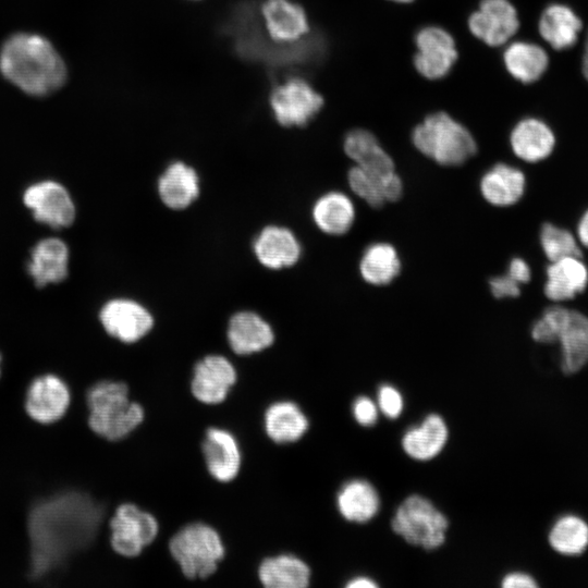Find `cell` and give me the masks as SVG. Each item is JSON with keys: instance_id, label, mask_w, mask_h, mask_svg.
<instances>
[{"instance_id": "cell-1", "label": "cell", "mask_w": 588, "mask_h": 588, "mask_svg": "<svg viewBox=\"0 0 588 588\" xmlns=\"http://www.w3.org/2000/svg\"><path fill=\"white\" fill-rule=\"evenodd\" d=\"M112 513L101 501L78 491L34 504L26 524L34 577L49 572L91 540H109L108 519Z\"/></svg>"}, {"instance_id": "cell-2", "label": "cell", "mask_w": 588, "mask_h": 588, "mask_svg": "<svg viewBox=\"0 0 588 588\" xmlns=\"http://www.w3.org/2000/svg\"><path fill=\"white\" fill-rule=\"evenodd\" d=\"M0 71L13 85L32 96L58 90L66 79V66L51 42L36 34L19 33L0 50Z\"/></svg>"}, {"instance_id": "cell-3", "label": "cell", "mask_w": 588, "mask_h": 588, "mask_svg": "<svg viewBox=\"0 0 588 588\" xmlns=\"http://www.w3.org/2000/svg\"><path fill=\"white\" fill-rule=\"evenodd\" d=\"M87 426L97 437L118 442L133 433L145 420L144 406L131 397L126 382L100 379L85 392Z\"/></svg>"}, {"instance_id": "cell-4", "label": "cell", "mask_w": 588, "mask_h": 588, "mask_svg": "<svg viewBox=\"0 0 588 588\" xmlns=\"http://www.w3.org/2000/svg\"><path fill=\"white\" fill-rule=\"evenodd\" d=\"M167 547L172 560L191 585H200L210 578L226 553L219 530L201 520L181 526L169 538Z\"/></svg>"}, {"instance_id": "cell-5", "label": "cell", "mask_w": 588, "mask_h": 588, "mask_svg": "<svg viewBox=\"0 0 588 588\" xmlns=\"http://www.w3.org/2000/svg\"><path fill=\"white\" fill-rule=\"evenodd\" d=\"M416 149L434 162L461 166L477 152L471 133L446 112L427 115L412 132Z\"/></svg>"}, {"instance_id": "cell-6", "label": "cell", "mask_w": 588, "mask_h": 588, "mask_svg": "<svg viewBox=\"0 0 588 588\" xmlns=\"http://www.w3.org/2000/svg\"><path fill=\"white\" fill-rule=\"evenodd\" d=\"M392 529L406 542L433 550L445 541L449 522L430 500L418 494L407 497L396 509Z\"/></svg>"}, {"instance_id": "cell-7", "label": "cell", "mask_w": 588, "mask_h": 588, "mask_svg": "<svg viewBox=\"0 0 588 588\" xmlns=\"http://www.w3.org/2000/svg\"><path fill=\"white\" fill-rule=\"evenodd\" d=\"M109 544L114 553L135 559L155 542L160 526L157 517L134 502L118 504L108 519Z\"/></svg>"}, {"instance_id": "cell-8", "label": "cell", "mask_w": 588, "mask_h": 588, "mask_svg": "<svg viewBox=\"0 0 588 588\" xmlns=\"http://www.w3.org/2000/svg\"><path fill=\"white\" fill-rule=\"evenodd\" d=\"M72 404V391L59 375L41 373L28 383L24 411L38 425H52L64 418Z\"/></svg>"}, {"instance_id": "cell-9", "label": "cell", "mask_w": 588, "mask_h": 588, "mask_svg": "<svg viewBox=\"0 0 588 588\" xmlns=\"http://www.w3.org/2000/svg\"><path fill=\"white\" fill-rule=\"evenodd\" d=\"M237 368L225 355L211 353L197 359L192 367L189 390L204 405L222 404L237 382Z\"/></svg>"}, {"instance_id": "cell-10", "label": "cell", "mask_w": 588, "mask_h": 588, "mask_svg": "<svg viewBox=\"0 0 588 588\" xmlns=\"http://www.w3.org/2000/svg\"><path fill=\"white\" fill-rule=\"evenodd\" d=\"M270 105L281 125L304 126L320 111L323 98L304 78L292 77L272 90Z\"/></svg>"}, {"instance_id": "cell-11", "label": "cell", "mask_w": 588, "mask_h": 588, "mask_svg": "<svg viewBox=\"0 0 588 588\" xmlns=\"http://www.w3.org/2000/svg\"><path fill=\"white\" fill-rule=\"evenodd\" d=\"M23 203L36 221L50 228H68L74 222V201L69 191L57 181L44 180L29 185L24 191Z\"/></svg>"}, {"instance_id": "cell-12", "label": "cell", "mask_w": 588, "mask_h": 588, "mask_svg": "<svg viewBox=\"0 0 588 588\" xmlns=\"http://www.w3.org/2000/svg\"><path fill=\"white\" fill-rule=\"evenodd\" d=\"M200 452L208 475L220 483L233 481L243 464L238 439L228 428L208 427L200 441Z\"/></svg>"}, {"instance_id": "cell-13", "label": "cell", "mask_w": 588, "mask_h": 588, "mask_svg": "<svg viewBox=\"0 0 588 588\" xmlns=\"http://www.w3.org/2000/svg\"><path fill=\"white\" fill-rule=\"evenodd\" d=\"M414 66L428 79H439L450 73L458 53L452 35L439 26H426L415 36Z\"/></svg>"}, {"instance_id": "cell-14", "label": "cell", "mask_w": 588, "mask_h": 588, "mask_svg": "<svg viewBox=\"0 0 588 588\" xmlns=\"http://www.w3.org/2000/svg\"><path fill=\"white\" fill-rule=\"evenodd\" d=\"M99 320L111 338L125 344L140 341L154 326L150 313L137 302L126 298L107 302L99 313Z\"/></svg>"}, {"instance_id": "cell-15", "label": "cell", "mask_w": 588, "mask_h": 588, "mask_svg": "<svg viewBox=\"0 0 588 588\" xmlns=\"http://www.w3.org/2000/svg\"><path fill=\"white\" fill-rule=\"evenodd\" d=\"M467 24L476 38L491 47L507 42L519 27L517 12L509 0H481Z\"/></svg>"}, {"instance_id": "cell-16", "label": "cell", "mask_w": 588, "mask_h": 588, "mask_svg": "<svg viewBox=\"0 0 588 588\" xmlns=\"http://www.w3.org/2000/svg\"><path fill=\"white\" fill-rule=\"evenodd\" d=\"M309 427L307 414L294 400H275L264 409L262 428L266 437L275 445L299 442L308 432Z\"/></svg>"}, {"instance_id": "cell-17", "label": "cell", "mask_w": 588, "mask_h": 588, "mask_svg": "<svg viewBox=\"0 0 588 588\" xmlns=\"http://www.w3.org/2000/svg\"><path fill=\"white\" fill-rule=\"evenodd\" d=\"M311 577L309 564L293 552L267 555L257 566V578L264 588H307Z\"/></svg>"}, {"instance_id": "cell-18", "label": "cell", "mask_w": 588, "mask_h": 588, "mask_svg": "<svg viewBox=\"0 0 588 588\" xmlns=\"http://www.w3.org/2000/svg\"><path fill=\"white\" fill-rule=\"evenodd\" d=\"M260 14L267 35L275 42L299 41L309 30L304 9L290 0H266Z\"/></svg>"}, {"instance_id": "cell-19", "label": "cell", "mask_w": 588, "mask_h": 588, "mask_svg": "<svg viewBox=\"0 0 588 588\" xmlns=\"http://www.w3.org/2000/svg\"><path fill=\"white\" fill-rule=\"evenodd\" d=\"M556 342L561 345V367L569 375L588 363V316L564 307L558 327Z\"/></svg>"}, {"instance_id": "cell-20", "label": "cell", "mask_w": 588, "mask_h": 588, "mask_svg": "<svg viewBox=\"0 0 588 588\" xmlns=\"http://www.w3.org/2000/svg\"><path fill=\"white\" fill-rule=\"evenodd\" d=\"M226 340L234 354L249 356L268 350L274 342V332L259 315L240 311L229 321Z\"/></svg>"}, {"instance_id": "cell-21", "label": "cell", "mask_w": 588, "mask_h": 588, "mask_svg": "<svg viewBox=\"0 0 588 588\" xmlns=\"http://www.w3.org/2000/svg\"><path fill=\"white\" fill-rule=\"evenodd\" d=\"M69 247L61 238H42L30 252L28 274L38 287L60 283L69 274Z\"/></svg>"}, {"instance_id": "cell-22", "label": "cell", "mask_w": 588, "mask_h": 588, "mask_svg": "<svg viewBox=\"0 0 588 588\" xmlns=\"http://www.w3.org/2000/svg\"><path fill=\"white\" fill-rule=\"evenodd\" d=\"M544 295L553 302H564L581 293L588 284V268L577 256L565 257L546 269Z\"/></svg>"}, {"instance_id": "cell-23", "label": "cell", "mask_w": 588, "mask_h": 588, "mask_svg": "<svg viewBox=\"0 0 588 588\" xmlns=\"http://www.w3.org/2000/svg\"><path fill=\"white\" fill-rule=\"evenodd\" d=\"M254 252L265 267L281 269L297 262L301 256V245L289 229L269 225L256 237Z\"/></svg>"}, {"instance_id": "cell-24", "label": "cell", "mask_w": 588, "mask_h": 588, "mask_svg": "<svg viewBox=\"0 0 588 588\" xmlns=\"http://www.w3.org/2000/svg\"><path fill=\"white\" fill-rule=\"evenodd\" d=\"M525 187L524 173L506 163H497L488 169L479 183L482 197L495 207L515 205L523 197Z\"/></svg>"}, {"instance_id": "cell-25", "label": "cell", "mask_w": 588, "mask_h": 588, "mask_svg": "<svg viewBox=\"0 0 588 588\" xmlns=\"http://www.w3.org/2000/svg\"><path fill=\"white\" fill-rule=\"evenodd\" d=\"M513 152L526 162H538L552 152L555 138L551 128L542 121L527 118L519 121L511 132Z\"/></svg>"}, {"instance_id": "cell-26", "label": "cell", "mask_w": 588, "mask_h": 588, "mask_svg": "<svg viewBox=\"0 0 588 588\" xmlns=\"http://www.w3.org/2000/svg\"><path fill=\"white\" fill-rule=\"evenodd\" d=\"M448 437L449 429L444 419L438 414H430L419 426L403 434L402 448L414 460L429 461L443 450Z\"/></svg>"}, {"instance_id": "cell-27", "label": "cell", "mask_w": 588, "mask_h": 588, "mask_svg": "<svg viewBox=\"0 0 588 588\" xmlns=\"http://www.w3.org/2000/svg\"><path fill=\"white\" fill-rule=\"evenodd\" d=\"M158 193L169 208L184 209L198 197V175L192 167L180 161L173 162L160 176Z\"/></svg>"}, {"instance_id": "cell-28", "label": "cell", "mask_w": 588, "mask_h": 588, "mask_svg": "<svg viewBox=\"0 0 588 588\" xmlns=\"http://www.w3.org/2000/svg\"><path fill=\"white\" fill-rule=\"evenodd\" d=\"M341 516L354 523H366L373 518L380 507V498L375 487L363 479L345 482L335 499Z\"/></svg>"}, {"instance_id": "cell-29", "label": "cell", "mask_w": 588, "mask_h": 588, "mask_svg": "<svg viewBox=\"0 0 588 588\" xmlns=\"http://www.w3.org/2000/svg\"><path fill=\"white\" fill-rule=\"evenodd\" d=\"M311 213L318 229L330 235L348 232L356 216L352 199L335 191L321 195L315 201Z\"/></svg>"}, {"instance_id": "cell-30", "label": "cell", "mask_w": 588, "mask_h": 588, "mask_svg": "<svg viewBox=\"0 0 588 588\" xmlns=\"http://www.w3.org/2000/svg\"><path fill=\"white\" fill-rule=\"evenodd\" d=\"M581 21L566 5L552 4L548 7L539 21V32L546 41L554 49H568L575 45Z\"/></svg>"}, {"instance_id": "cell-31", "label": "cell", "mask_w": 588, "mask_h": 588, "mask_svg": "<svg viewBox=\"0 0 588 588\" xmlns=\"http://www.w3.org/2000/svg\"><path fill=\"white\" fill-rule=\"evenodd\" d=\"M401 271V260L393 245L384 242L367 246L359 261L365 282L381 286L391 283Z\"/></svg>"}, {"instance_id": "cell-32", "label": "cell", "mask_w": 588, "mask_h": 588, "mask_svg": "<svg viewBox=\"0 0 588 588\" xmlns=\"http://www.w3.org/2000/svg\"><path fill=\"white\" fill-rule=\"evenodd\" d=\"M503 60L507 72L522 83L540 78L548 68V56L538 45L515 41L506 47Z\"/></svg>"}, {"instance_id": "cell-33", "label": "cell", "mask_w": 588, "mask_h": 588, "mask_svg": "<svg viewBox=\"0 0 588 588\" xmlns=\"http://www.w3.org/2000/svg\"><path fill=\"white\" fill-rule=\"evenodd\" d=\"M549 541L560 553L578 554L588 546V526L578 517H563L553 526Z\"/></svg>"}, {"instance_id": "cell-34", "label": "cell", "mask_w": 588, "mask_h": 588, "mask_svg": "<svg viewBox=\"0 0 588 588\" xmlns=\"http://www.w3.org/2000/svg\"><path fill=\"white\" fill-rule=\"evenodd\" d=\"M540 245L550 262L569 256L580 257L581 255L577 237L568 230L550 222H546L541 226Z\"/></svg>"}, {"instance_id": "cell-35", "label": "cell", "mask_w": 588, "mask_h": 588, "mask_svg": "<svg viewBox=\"0 0 588 588\" xmlns=\"http://www.w3.org/2000/svg\"><path fill=\"white\" fill-rule=\"evenodd\" d=\"M387 175H372L355 164L348 171L347 182L356 196L369 206L379 208L387 203L383 195V180Z\"/></svg>"}, {"instance_id": "cell-36", "label": "cell", "mask_w": 588, "mask_h": 588, "mask_svg": "<svg viewBox=\"0 0 588 588\" xmlns=\"http://www.w3.org/2000/svg\"><path fill=\"white\" fill-rule=\"evenodd\" d=\"M380 143L377 137L369 131L364 128H355L350 131L343 142V148L346 156L359 162L369 152H371Z\"/></svg>"}, {"instance_id": "cell-37", "label": "cell", "mask_w": 588, "mask_h": 588, "mask_svg": "<svg viewBox=\"0 0 588 588\" xmlns=\"http://www.w3.org/2000/svg\"><path fill=\"white\" fill-rule=\"evenodd\" d=\"M378 408L390 419L397 418L404 407V401L401 392L391 384H382L377 394Z\"/></svg>"}, {"instance_id": "cell-38", "label": "cell", "mask_w": 588, "mask_h": 588, "mask_svg": "<svg viewBox=\"0 0 588 588\" xmlns=\"http://www.w3.org/2000/svg\"><path fill=\"white\" fill-rule=\"evenodd\" d=\"M378 405L368 396L357 397L352 406V412L355 420L364 426L369 427L377 422Z\"/></svg>"}, {"instance_id": "cell-39", "label": "cell", "mask_w": 588, "mask_h": 588, "mask_svg": "<svg viewBox=\"0 0 588 588\" xmlns=\"http://www.w3.org/2000/svg\"><path fill=\"white\" fill-rule=\"evenodd\" d=\"M519 285L507 273L493 277L489 281L490 291L497 298L517 297L520 294Z\"/></svg>"}, {"instance_id": "cell-40", "label": "cell", "mask_w": 588, "mask_h": 588, "mask_svg": "<svg viewBox=\"0 0 588 588\" xmlns=\"http://www.w3.org/2000/svg\"><path fill=\"white\" fill-rule=\"evenodd\" d=\"M507 274L518 284L527 283L531 278L529 265L520 257H514L509 264Z\"/></svg>"}, {"instance_id": "cell-41", "label": "cell", "mask_w": 588, "mask_h": 588, "mask_svg": "<svg viewBox=\"0 0 588 588\" xmlns=\"http://www.w3.org/2000/svg\"><path fill=\"white\" fill-rule=\"evenodd\" d=\"M504 588H535L537 584L534 578L524 573H511L502 579Z\"/></svg>"}, {"instance_id": "cell-42", "label": "cell", "mask_w": 588, "mask_h": 588, "mask_svg": "<svg viewBox=\"0 0 588 588\" xmlns=\"http://www.w3.org/2000/svg\"><path fill=\"white\" fill-rule=\"evenodd\" d=\"M576 233L579 244L588 248V209L580 217Z\"/></svg>"}, {"instance_id": "cell-43", "label": "cell", "mask_w": 588, "mask_h": 588, "mask_svg": "<svg viewBox=\"0 0 588 588\" xmlns=\"http://www.w3.org/2000/svg\"><path fill=\"white\" fill-rule=\"evenodd\" d=\"M346 588H377L378 584L373 581L371 578L365 577V576H358L345 585Z\"/></svg>"}, {"instance_id": "cell-44", "label": "cell", "mask_w": 588, "mask_h": 588, "mask_svg": "<svg viewBox=\"0 0 588 588\" xmlns=\"http://www.w3.org/2000/svg\"><path fill=\"white\" fill-rule=\"evenodd\" d=\"M583 69H584V74L586 78L588 79V36H587L586 48L584 52Z\"/></svg>"}, {"instance_id": "cell-45", "label": "cell", "mask_w": 588, "mask_h": 588, "mask_svg": "<svg viewBox=\"0 0 588 588\" xmlns=\"http://www.w3.org/2000/svg\"><path fill=\"white\" fill-rule=\"evenodd\" d=\"M391 1L399 2V3H408V2H412L413 0H391Z\"/></svg>"}, {"instance_id": "cell-46", "label": "cell", "mask_w": 588, "mask_h": 588, "mask_svg": "<svg viewBox=\"0 0 588 588\" xmlns=\"http://www.w3.org/2000/svg\"><path fill=\"white\" fill-rule=\"evenodd\" d=\"M1 363H2V356H1V353H0V378H1V375H2Z\"/></svg>"}]
</instances>
